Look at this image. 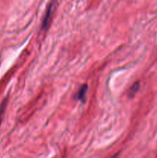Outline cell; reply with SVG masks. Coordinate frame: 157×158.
I'll return each mask as SVG.
<instances>
[{
	"mask_svg": "<svg viewBox=\"0 0 157 158\" xmlns=\"http://www.w3.org/2000/svg\"><path fill=\"white\" fill-rule=\"evenodd\" d=\"M52 7H53V4H51L50 6H49V9H48L47 12L46 14V16H45L44 20H43V25H42V29H46L48 26L49 23V19H50V16L52 15Z\"/></svg>",
	"mask_w": 157,
	"mask_h": 158,
	"instance_id": "6da1fadb",
	"label": "cell"
},
{
	"mask_svg": "<svg viewBox=\"0 0 157 158\" xmlns=\"http://www.w3.org/2000/svg\"><path fill=\"white\" fill-rule=\"evenodd\" d=\"M87 89H88V86L86 84H84L83 86H82L81 89L78 90V94H77L76 95V97L78 100H82V101H84L85 97H86V92H87Z\"/></svg>",
	"mask_w": 157,
	"mask_h": 158,
	"instance_id": "7a4b0ae2",
	"label": "cell"
},
{
	"mask_svg": "<svg viewBox=\"0 0 157 158\" xmlns=\"http://www.w3.org/2000/svg\"><path fill=\"white\" fill-rule=\"evenodd\" d=\"M139 88V82H136V83H134V84L132 86V87L129 89V97H132V96L135 95V93L138 91Z\"/></svg>",
	"mask_w": 157,
	"mask_h": 158,
	"instance_id": "3957f363",
	"label": "cell"
}]
</instances>
